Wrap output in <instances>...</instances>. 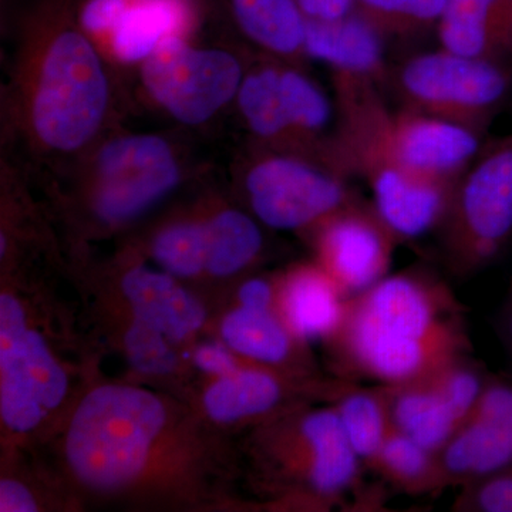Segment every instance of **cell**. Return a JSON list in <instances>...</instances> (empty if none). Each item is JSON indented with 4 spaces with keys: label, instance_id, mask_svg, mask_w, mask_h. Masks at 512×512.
<instances>
[{
    "label": "cell",
    "instance_id": "6da1fadb",
    "mask_svg": "<svg viewBox=\"0 0 512 512\" xmlns=\"http://www.w3.org/2000/svg\"><path fill=\"white\" fill-rule=\"evenodd\" d=\"M340 379L397 386L473 353L467 309L429 266L389 274L346 302L328 339Z\"/></svg>",
    "mask_w": 512,
    "mask_h": 512
},
{
    "label": "cell",
    "instance_id": "7a4b0ae2",
    "mask_svg": "<svg viewBox=\"0 0 512 512\" xmlns=\"http://www.w3.org/2000/svg\"><path fill=\"white\" fill-rule=\"evenodd\" d=\"M165 423L154 394L126 386L93 390L80 404L67 434V458L83 483L113 488L143 470Z\"/></svg>",
    "mask_w": 512,
    "mask_h": 512
},
{
    "label": "cell",
    "instance_id": "3957f363",
    "mask_svg": "<svg viewBox=\"0 0 512 512\" xmlns=\"http://www.w3.org/2000/svg\"><path fill=\"white\" fill-rule=\"evenodd\" d=\"M450 274L468 279L494 265L512 241V134L481 147L461 175L439 228Z\"/></svg>",
    "mask_w": 512,
    "mask_h": 512
},
{
    "label": "cell",
    "instance_id": "277c9868",
    "mask_svg": "<svg viewBox=\"0 0 512 512\" xmlns=\"http://www.w3.org/2000/svg\"><path fill=\"white\" fill-rule=\"evenodd\" d=\"M109 107V83L92 43L66 30L50 43L35 87L32 124L47 147L79 150Z\"/></svg>",
    "mask_w": 512,
    "mask_h": 512
},
{
    "label": "cell",
    "instance_id": "5b68a950",
    "mask_svg": "<svg viewBox=\"0 0 512 512\" xmlns=\"http://www.w3.org/2000/svg\"><path fill=\"white\" fill-rule=\"evenodd\" d=\"M406 109L420 111L484 134L512 90L507 63L437 52L409 57L393 74Z\"/></svg>",
    "mask_w": 512,
    "mask_h": 512
},
{
    "label": "cell",
    "instance_id": "8992f818",
    "mask_svg": "<svg viewBox=\"0 0 512 512\" xmlns=\"http://www.w3.org/2000/svg\"><path fill=\"white\" fill-rule=\"evenodd\" d=\"M346 175L289 154L258 158L245 177L252 210L268 227L313 228L333 212L360 198Z\"/></svg>",
    "mask_w": 512,
    "mask_h": 512
},
{
    "label": "cell",
    "instance_id": "52a82bcc",
    "mask_svg": "<svg viewBox=\"0 0 512 512\" xmlns=\"http://www.w3.org/2000/svg\"><path fill=\"white\" fill-rule=\"evenodd\" d=\"M143 80L174 119L201 124L238 96L244 72L231 53L192 49L174 36L144 60Z\"/></svg>",
    "mask_w": 512,
    "mask_h": 512
},
{
    "label": "cell",
    "instance_id": "ba28073f",
    "mask_svg": "<svg viewBox=\"0 0 512 512\" xmlns=\"http://www.w3.org/2000/svg\"><path fill=\"white\" fill-rule=\"evenodd\" d=\"M0 412L9 429L29 431L62 402L67 379L45 340L26 328L15 298H0Z\"/></svg>",
    "mask_w": 512,
    "mask_h": 512
},
{
    "label": "cell",
    "instance_id": "9c48e42d",
    "mask_svg": "<svg viewBox=\"0 0 512 512\" xmlns=\"http://www.w3.org/2000/svg\"><path fill=\"white\" fill-rule=\"evenodd\" d=\"M319 266L346 298L366 291L390 274L399 239L373 202H350L316 224Z\"/></svg>",
    "mask_w": 512,
    "mask_h": 512
},
{
    "label": "cell",
    "instance_id": "30bf717a",
    "mask_svg": "<svg viewBox=\"0 0 512 512\" xmlns=\"http://www.w3.org/2000/svg\"><path fill=\"white\" fill-rule=\"evenodd\" d=\"M97 212L103 220L137 217L173 190L180 171L167 141L157 136H128L101 150Z\"/></svg>",
    "mask_w": 512,
    "mask_h": 512
},
{
    "label": "cell",
    "instance_id": "8fae6325",
    "mask_svg": "<svg viewBox=\"0 0 512 512\" xmlns=\"http://www.w3.org/2000/svg\"><path fill=\"white\" fill-rule=\"evenodd\" d=\"M373 205L400 242L439 231L458 180L420 174L396 165H377L362 175Z\"/></svg>",
    "mask_w": 512,
    "mask_h": 512
},
{
    "label": "cell",
    "instance_id": "7c38bea8",
    "mask_svg": "<svg viewBox=\"0 0 512 512\" xmlns=\"http://www.w3.org/2000/svg\"><path fill=\"white\" fill-rule=\"evenodd\" d=\"M306 55L332 67L335 80L380 84L386 79L384 37L355 12L306 23Z\"/></svg>",
    "mask_w": 512,
    "mask_h": 512
},
{
    "label": "cell",
    "instance_id": "4fadbf2b",
    "mask_svg": "<svg viewBox=\"0 0 512 512\" xmlns=\"http://www.w3.org/2000/svg\"><path fill=\"white\" fill-rule=\"evenodd\" d=\"M443 49L476 59H512V0H447L439 26Z\"/></svg>",
    "mask_w": 512,
    "mask_h": 512
},
{
    "label": "cell",
    "instance_id": "5bb4252c",
    "mask_svg": "<svg viewBox=\"0 0 512 512\" xmlns=\"http://www.w3.org/2000/svg\"><path fill=\"white\" fill-rule=\"evenodd\" d=\"M437 458L444 488L480 483L512 466V426L470 416Z\"/></svg>",
    "mask_w": 512,
    "mask_h": 512
},
{
    "label": "cell",
    "instance_id": "9a60e30c",
    "mask_svg": "<svg viewBox=\"0 0 512 512\" xmlns=\"http://www.w3.org/2000/svg\"><path fill=\"white\" fill-rule=\"evenodd\" d=\"M279 302L298 338L328 340L342 322L348 298L320 266H301L286 276Z\"/></svg>",
    "mask_w": 512,
    "mask_h": 512
},
{
    "label": "cell",
    "instance_id": "2e32d148",
    "mask_svg": "<svg viewBox=\"0 0 512 512\" xmlns=\"http://www.w3.org/2000/svg\"><path fill=\"white\" fill-rule=\"evenodd\" d=\"M123 291L136 319L160 330L168 338L184 339L204 323L205 311L201 303L170 276L137 268L124 278Z\"/></svg>",
    "mask_w": 512,
    "mask_h": 512
},
{
    "label": "cell",
    "instance_id": "e0dca14e",
    "mask_svg": "<svg viewBox=\"0 0 512 512\" xmlns=\"http://www.w3.org/2000/svg\"><path fill=\"white\" fill-rule=\"evenodd\" d=\"M384 387L393 429L439 453L460 423L429 377Z\"/></svg>",
    "mask_w": 512,
    "mask_h": 512
},
{
    "label": "cell",
    "instance_id": "ac0fdd59",
    "mask_svg": "<svg viewBox=\"0 0 512 512\" xmlns=\"http://www.w3.org/2000/svg\"><path fill=\"white\" fill-rule=\"evenodd\" d=\"M332 407L360 463L372 467L384 440L393 430L386 387L350 383Z\"/></svg>",
    "mask_w": 512,
    "mask_h": 512
},
{
    "label": "cell",
    "instance_id": "d6986e66",
    "mask_svg": "<svg viewBox=\"0 0 512 512\" xmlns=\"http://www.w3.org/2000/svg\"><path fill=\"white\" fill-rule=\"evenodd\" d=\"M185 22L180 0H137L130 3L113 29L114 52L123 62H143Z\"/></svg>",
    "mask_w": 512,
    "mask_h": 512
},
{
    "label": "cell",
    "instance_id": "ffe728a7",
    "mask_svg": "<svg viewBox=\"0 0 512 512\" xmlns=\"http://www.w3.org/2000/svg\"><path fill=\"white\" fill-rule=\"evenodd\" d=\"M241 29L256 45L276 56L305 53L306 23L296 0H232Z\"/></svg>",
    "mask_w": 512,
    "mask_h": 512
},
{
    "label": "cell",
    "instance_id": "44dd1931",
    "mask_svg": "<svg viewBox=\"0 0 512 512\" xmlns=\"http://www.w3.org/2000/svg\"><path fill=\"white\" fill-rule=\"evenodd\" d=\"M284 397L279 377L264 370H237L208 390L205 407L212 419L231 423L271 413Z\"/></svg>",
    "mask_w": 512,
    "mask_h": 512
},
{
    "label": "cell",
    "instance_id": "7402d4cb",
    "mask_svg": "<svg viewBox=\"0 0 512 512\" xmlns=\"http://www.w3.org/2000/svg\"><path fill=\"white\" fill-rule=\"evenodd\" d=\"M370 470L407 495L436 494L444 490L437 453L394 429L384 440Z\"/></svg>",
    "mask_w": 512,
    "mask_h": 512
},
{
    "label": "cell",
    "instance_id": "603a6c76",
    "mask_svg": "<svg viewBox=\"0 0 512 512\" xmlns=\"http://www.w3.org/2000/svg\"><path fill=\"white\" fill-rule=\"evenodd\" d=\"M222 335L241 355L271 366L289 362L295 355V340L301 339L276 318L274 311H255L244 306L225 318Z\"/></svg>",
    "mask_w": 512,
    "mask_h": 512
},
{
    "label": "cell",
    "instance_id": "cb8c5ba5",
    "mask_svg": "<svg viewBox=\"0 0 512 512\" xmlns=\"http://www.w3.org/2000/svg\"><path fill=\"white\" fill-rule=\"evenodd\" d=\"M279 70L266 64L244 77L238 92L239 109L256 137L275 144H295L289 121L282 106Z\"/></svg>",
    "mask_w": 512,
    "mask_h": 512
},
{
    "label": "cell",
    "instance_id": "d4e9b609",
    "mask_svg": "<svg viewBox=\"0 0 512 512\" xmlns=\"http://www.w3.org/2000/svg\"><path fill=\"white\" fill-rule=\"evenodd\" d=\"M205 229L207 259L211 274L228 276L252 264L261 252L264 238L252 218L239 211H224Z\"/></svg>",
    "mask_w": 512,
    "mask_h": 512
},
{
    "label": "cell",
    "instance_id": "484cf974",
    "mask_svg": "<svg viewBox=\"0 0 512 512\" xmlns=\"http://www.w3.org/2000/svg\"><path fill=\"white\" fill-rule=\"evenodd\" d=\"M447 0H356L355 13L386 37H414L437 28Z\"/></svg>",
    "mask_w": 512,
    "mask_h": 512
},
{
    "label": "cell",
    "instance_id": "4316f807",
    "mask_svg": "<svg viewBox=\"0 0 512 512\" xmlns=\"http://www.w3.org/2000/svg\"><path fill=\"white\" fill-rule=\"evenodd\" d=\"M279 90L286 119L298 143L306 141L305 138L313 141L326 130L332 117V106L326 94L311 79L292 67H281Z\"/></svg>",
    "mask_w": 512,
    "mask_h": 512
},
{
    "label": "cell",
    "instance_id": "83f0119b",
    "mask_svg": "<svg viewBox=\"0 0 512 512\" xmlns=\"http://www.w3.org/2000/svg\"><path fill=\"white\" fill-rule=\"evenodd\" d=\"M491 373L473 353L458 356L427 376L454 413L458 423H464L473 413Z\"/></svg>",
    "mask_w": 512,
    "mask_h": 512
},
{
    "label": "cell",
    "instance_id": "f1b7e54d",
    "mask_svg": "<svg viewBox=\"0 0 512 512\" xmlns=\"http://www.w3.org/2000/svg\"><path fill=\"white\" fill-rule=\"evenodd\" d=\"M154 256L175 275H197L207 259L204 227L181 224L168 228L154 242Z\"/></svg>",
    "mask_w": 512,
    "mask_h": 512
},
{
    "label": "cell",
    "instance_id": "f546056e",
    "mask_svg": "<svg viewBox=\"0 0 512 512\" xmlns=\"http://www.w3.org/2000/svg\"><path fill=\"white\" fill-rule=\"evenodd\" d=\"M164 333L143 320L136 319L126 336V346L131 363L140 372L165 375L177 363L173 350L168 348Z\"/></svg>",
    "mask_w": 512,
    "mask_h": 512
},
{
    "label": "cell",
    "instance_id": "4dcf8cb0",
    "mask_svg": "<svg viewBox=\"0 0 512 512\" xmlns=\"http://www.w3.org/2000/svg\"><path fill=\"white\" fill-rule=\"evenodd\" d=\"M460 512H512V466L480 483L463 487L453 504Z\"/></svg>",
    "mask_w": 512,
    "mask_h": 512
},
{
    "label": "cell",
    "instance_id": "1f68e13d",
    "mask_svg": "<svg viewBox=\"0 0 512 512\" xmlns=\"http://www.w3.org/2000/svg\"><path fill=\"white\" fill-rule=\"evenodd\" d=\"M128 5L130 0H90L83 9V28L92 33L107 32V30L113 32Z\"/></svg>",
    "mask_w": 512,
    "mask_h": 512
},
{
    "label": "cell",
    "instance_id": "d6a6232c",
    "mask_svg": "<svg viewBox=\"0 0 512 512\" xmlns=\"http://www.w3.org/2000/svg\"><path fill=\"white\" fill-rule=\"evenodd\" d=\"M309 20H338L355 12L356 0H296Z\"/></svg>",
    "mask_w": 512,
    "mask_h": 512
},
{
    "label": "cell",
    "instance_id": "836d02e7",
    "mask_svg": "<svg viewBox=\"0 0 512 512\" xmlns=\"http://www.w3.org/2000/svg\"><path fill=\"white\" fill-rule=\"evenodd\" d=\"M276 293L274 286L265 279H251L239 291L241 306L255 311H272Z\"/></svg>",
    "mask_w": 512,
    "mask_h": 512
},
{
    "label": "cell",
    "instance_id": "e575fe53",
    "mask_svg": "<svg viewBox=\"0 0 512 512\" xmlns=\"http://www.w3.org/2000/svg\"><path fill=\"white\" fill-rule=\"evenodd\" d=\"M195 362L205 372L215 373V375L229 376L238 370L234 359L220 345L201 346L195 353Z\"/></svg>",
    "mask_w": 512,
    "mask_h": 512
},
{
    "label": "cell",
    "instance_id": "d590c367",
    "mask_svg": "<svg viewBox=\"0 0 512 512\" xmlns=\"http://www.w3.org/2000/svg\"><path fill=\"white\" fill-rule=\"evenodd\" d=\"M36 503L29 491L16 481L3 480L0 484V511L32 512Z\"/></svg>",
    "mask_w": 512,
    "mask_h": 512
},
{
    "label": "cell",
    "instance_id": "8d00e7d4",
    "mask_svg": "<svg viewBox=\"0 0 512 512\" xmlns=\"http://www.w3.org/2000/svg\"><path fill=\"white\" fill-rule=\"evenodd\" d=\"M497 330L504 349L507 350L512 362V284L508 289L507 296H505L500 313H498Z\"/></svg>",
    "mask_w": 512,
    "mask_h": 512
}]
</instances>
